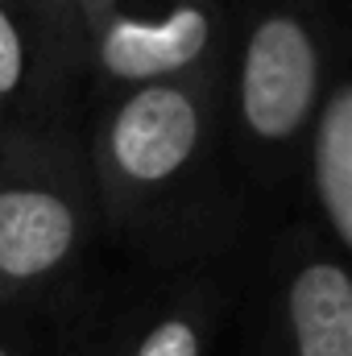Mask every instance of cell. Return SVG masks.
<instances>
[{"label": "cell", "instance_id": "cell-7", "mask_svg": "<svg viewBox=\"0 0 352 356\" xmlns=\"http://www.w3.org/2000/svg\"><path fill=\"white\" fill-rule=\"evenodd\" d=\"M46 79H54V71L46 63L38 33L13 8H0V116L8 124L38 120L33 104Z\"/></svg>", "mask_w": 352, "mask_h": 356}, {"label": "cell", "instance_id": "cell-12", "mask_svg": "<svg viewBox=\"0 0 352 356\" xmlns=\"http://www.w3.org/2000/svg\"><path fill=\"white\" fill-rule=\"evenodd\" d=\"M0 356H17V353H13V348H8V344H4V340H0Z\"/></svg>", "mask_w": 352, "mask_h": 356}, {"label": "cell", "instance_id": "cell-5", "mask_svg": "<svg viewBox=\"0 0 352 356\" xmlns=\"http://www.w3.org/2000/svg\"><path fill=\"white\" fill-rule=\"evenodd\" d=\"M278 336L286 356H352V277L336 253L290 249L278 277Z\"/></svg>", "mask_w": 352, "mask_h": 356}, {"label": "cell", "instance_id": "cell-8", "mask_svg": "<svg viewBox=\"0 0 352 356\" xmlns=\"http://www.w3.org/2000/svg\"><path fill=\"white\" fill-rule=\"evenodd\" d=\"M203 340H207L203 315L195 307H178L170 315H158L129 344L125 356H203Z\"/></svg>", "mask_w": 352, "mask_h": 356}, {"label": "cell", "instance_id": "cell-11", "mask_svg": "<svg viewBox=\"0 0 352 356\" xmlns=\"http://www.w3.org/2000/svg\"><path fill=\"white\" fill-rule=\"evenodd\" d=\"M8 129H13V124H8V120L0 116V141H4V133H8Z\"/></svg>", "mask_w": 352, "mask_h": 356}, {"label": "cell", "instance_id": "cell-9", "mask_svg": "<svg viewBox=\"0 0 352 356\" xmlns=\"http://www.w3.org/2000/svg\"><path fill=\"white\" fill-rule=\"evenodd\" d=\"M0 8H13V13L25 8V13H29L25 21L33 25L42 50H46V58H50V71H54V67H63V71H79V67H88V63H83V50H79V42L71 38V29L63 25L54 0H0Z\"/></svg>", "mask_w": 352, "mask_h": 356}, {"label": "cell", "instance_id": "cell-4", "mask_svg": "<svg viewBox=\"0 0 352 356\" xmlns=\"http://www.w3.org/2000/svg\"><path fill=\"white\" fill-rule=\"evenodd\" d=\"M88 63L116 91L154 83H228V33L216 0H162L133 8L125 0L95 25Z\"/></svg>", "mask_w": 352, "mask_h": 356}, {"label": "cell", "instance_id": "cell-1", "mask_svg": "<svg viewBox=\"0 0 352 356\" xmlns=\"http://www.w3.org/2000/svg\"><path fill=\"white\" fill-rule=\"evenodd\" d=\"M224 83H154L120 91L88 154L95 207L116 224H150L199 178Z\"/></svg>", "mask_w": 352, "mask_h": 356}, {"label": "cell", "instance_id": "cell-10", "mask_svg": "<svg viewBox=\"0 0 352 356\" xmlns=\"http://www.w3.org/2000/svg\"><path fill=\"white\" fill-rule=\"evenodd\" d=\"M112 4H116V0H54V8H58L63 25L71 29V38H75V42H79V50H83V63H88L91 33H95V25L112 13Z\"/></svg>", "mask_w": 352, "mask_h": 356}, {"label": "cell", "instance_id": "cell-6", "mask_svg": "<svg viewBox=\"0 0 352 356\" xmlns=\"http://www.w3.org/2000/svg\"><path fill=\"white\" fill-rule=\"evenodd\" d=\"M311 199L323 216V228L336 249H352V88L344 75H336L319 112L303 141Z\"/></svg>", "mask_w": 352, "mask_h": 356}, {"label": "cell", "instance_id": "cell-3", "mask_svg": "<svg viewBox=\"0 0 352 356\" xmlns=\"http://www.w3.org/2000/svg\"><path fill=\"white\" fill-rule=\"evenodd\" d=\"M228 63L241 145L265 170L290 166L332 83L319 8L307 0L262 4Z\"/></svg>", "mask_w": 352, "mask_h": 356}, {"label": "cell", "instance_id": "cell-2", "mask_svg": "<svg viewBox=\"0 0 352 356\" xmlns=\"http://www.w3.org/2000/svg\"><path fill=\"white\" fill-rule=\"evenodd\" d=\"M95 224L88 154L71 133L29 120L0 141V298L63 282Z\"/></svg>", "mask_w": 352, "mask_h": 356}]
</instances>
